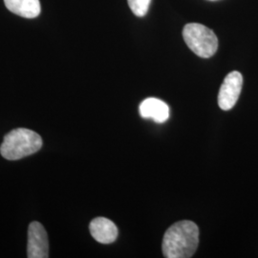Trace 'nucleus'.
I'll use <instances>...</instances> for the list:
<instances>
[{"instance_id": "1", "label": "nucleus", "mask_w": 258, "mask_h": 258, "mask_svg": "<svg viewBox=\"0 0 258 258\" xmlns=\"http://www.w3.org/2000/svg\"><path fill=\"white\" fill-rule=\"evenodd\" d=\"M199 244V229L191 221L173 224L163 239V253L166 258L191 257Z\"/></svg>"}, {"instance_id": "2", "label": "nucleus", "mask_w": 258, "mask_h": 258, "mask_svg": "<svg viewBox=\"0 0 258 258\" xmlns=\"http://www.w3.org/2000/svg\"><path fill=\"white\" fill-rule=\"evenodd\" d=\"M42 147V139L37 132L27 128H17L5 135L0 153L5 159L17 161L37 152Z\"/></svg>"}, {"instance_id": "3", "label": "nucleus", "mask_w": 258, "mask_h": 258, "mask_svg": "<svg viewBox=\"0 0 258 258\" xmlns=\"http://www.w3.org/2000/svg\"><path fill=\"white\" fill-rule=\"evenodd\" d=\"M184 42L195 55L209 58L218 49V39L210 28L200 23H188L183 30Z\"/></svg>"}, {"instance_id": "4", "label": "nucleus", "mask_w": 258, "mask_h": 258, "mask_svg": "<svg viewBox=\"0 0 258 258\" xmlns=\"http://www.w3.org/2000/svg\"><path fill=\"white\" fill-rule=\"evenodd\" d=\"M243 85V77L238 71H232L225 78L218 94V104L223 110H231L238 101Z\"/></svg>"}, {"instance_id": "5", "label": "nucleus", "mask_w": 258, "mask_h": 258, "mask_svg": "<svg viewBox=\"0 0 258 258\" xmlns=\"http://www.w3.org/2000/svg\"><path fill=\"white\" fill-rule=\"evenodd\" d=\"M48 253L49 242L44 227L39 222H32L28 230V257L47 258Z\"/></svg>"}, {"instance_id": "6", "label": "nucleus", "mask_w": 258, "mask_h": 258, "mask_svg": "<svg viewBox=\"0 0 258 258\" xmlns=\"http://www.w3.org/2000/svg\"><path fill=\"white\" fill-rule=\"evenodd\" d=\"M139 111L144 119H151L157 123H164L169 118L168 105L156 98L146 99L140 104Z\"/></svg>"}, {"instance_id": "7", "label": "nucleus", "mask_w": 258, "mask_h": 258, "mask_svg": "<svg viewBox=\"0 0 258 258\" xmlns=\"http://www.w3.org/2000/svg\"><path fill=\"white\" fill-rule=\"evenodd\" d=\"M89 230L93 238L102 244H111L118 237L116 225L104 217H98L92 220Z\"/></svg>"}, {"instance_id": "8", "label": "nucleus", "mask_w": 258, "mask_h": 258, "mask_svg": "<svg viewBox=\"0 0 258 258\" xmlns=\"http://www.w3.org/2000/svg\"><path fill=\"white\" fill-rule=\"evenodd\" d=\"M4 3L12 13L25 19H36L41 11L39 0H4Z\"/></svg>"}, {"instance_id": "9", "label": "nucleus", "mask_w": 258, "mask_h": 258, "mask_svg": "<svg viewBox=\"0 0 258 258\" xmlns=\"http://www.w3.org/2000/svg\"><path fill=\"white\" fill-rule=\"evenodd\" d=\"M129 8L136 17H144L148 14L151 0H127Z\"/></svg>"}]
</instances>
